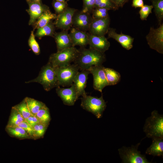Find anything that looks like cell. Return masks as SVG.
I'll return each instance as SVG.
<instances>
[{
	"mask_svg": "<svg viewBox=\"0 0 163 163\" xmlns=\"http://www.w3.org/2000/svg\"><path fill=\"white\" fill-rule=\"evenodd\" d=\"M73 62L79 69L88 70L93 66L102 65L106 61L104 53L89 48H81Z\"/></svg>",
	"mask_w": 163,
	"mask_h": 163,
	"instance_id": "1",
	"label": "cell"
},
{
	"mask_svg": "<svg viewBox=\"0 0 163 163\" xmlns=\"http://www.w3.org/2000/svg\"><path fill=\"white\" fill-rule=\"evenodd\" d=\"M37 82L41 84L44 89L48 91L55 87H60L58 84L56 67L48 62L43 66L35 78L27 82L26 83Z\"/></svg>",
	"mask_w": 163,
	"mask_h": 163,
	"instance_id": "2",
	"label": "cell"
},
{
	"mask_svg": "<svg viewBox=\"0 0 163 163\" xmlns=\"http://www.w3.org/2000/svg\"><path fill=\"white\" fill-rule=\"evenodd\" d=\"M143 130L148 138H163V115L156 110L152 111L145 120Z\"/></svg>",
	"mask_w": 163,
	"mask_h": 163,
	"instance_id": "3",
	"label": "cell"
},
{
	"mask_svg": "<svg viewBox=\"0 0 163 163\" xmlns=\"http://www.w3.org/2000/svg\"><path fill=\"white\" fill-rule=\"evenodd\" d=\"M78 49L75 46L64 49L52 54L49 57L48 62L55 67H62L71 64L75 59Z\"/></svg>",
	"mask_w": 163,
	"mask_h": 163,
	"instance_id": "4",
	"label": "cell"
},
{
	"mask_svg": "<svg viewBox=\"0 0 163 163\" xmlns=\"http://www.w3.org/2000/svg\"><path fill=\"white\" fill-rule=\"evenodd\" d=\"M82 108L95 116L97 118L102 117L106 107V102L102 95L100 97L85 95L81 98Z\"/></svg>",
	"mask_w": 163,
	"mask_h": 163,
	"instance_id": "5",
	"label": "cell"
},
{
	"mask_svg": "<svg viewBox=\"0 0 163 163\" xmlns=\"http://www.w3.org/2000/svg\"><path fill=\"white\" fill-rule=\"evenodd\" d=\"M140 142L131 147L123 146L118 149L120 156L123 163H149L145 155L138 150Z\"/></svg>",
	"mask_w": 163,
	"mask_h": 163,
	"instance_id": "6",
	"label": "cell"
},
{
	"mask_svg": "<svg viewBox=\"0 0 163 163\" xmlns=\"http://www.w3.org/2000/svg\"><path fill=\"white\" fill-rule=\"evenodd\" d=\"M78 67L75 64L62 67H56V73L59 86H71L74 79L79 72Z\"/></svg>",
	"mask_w": 163,
	"mask_h": 163,
	"instance_id": "7",
	"label": "cell"
},
{
	"mask_svg": "<svg viewBox=\"0 0 163 163\" xmlns=\"http://www.w3.org/2000/svg\"><path fill=\"white\" fill-rule=\"evenodd\" d=\"M150 48L159 53L163 54V23L156 28L150 27L145 37Z\"/></svg>",
	"mask_w": 163,
	"mask_h": 163,
	"instance_id": "8",
	"label": "cell"
},
{
	"mask_svg": "<svg viewBox=\"0 0 163 163\" xmlns=\"http://www.w3.org/2000/svg\"><path fill=\"white\" fill-rule=\"evenodd\" d=\"M104 67L102 65L93 66L88 70L93 76V87L94 89L101 92L106 86H108L104 71Z\"/></svg>",
	"mask_w": 163,
	"mask_h": 163,
	"instance_id": "9",
	"label": "cell"
},
{
	"mask_svg": "<svg viewBox=\"0 0 163 163\" xmlns=\"http://www.w3.org/2000/svg\"><path fill=\"white\" fill-rule=\"evenodd\" d=\"M77 10L67 7L62 12L57 14L54 23L55 27L62 30L68 31L72 27L73 16Z\"/></svg>",
	"mask_w": 163,
	"mask_h": 163,
	"instance_id": "10",
	"label": "cell"
},
{
	"mask_svg": "<svg viewBox=\"0 0 163 163\" xmlns=\"http://www.w3.org/2000/svg\"><path fill=\"white\" fill-rule=\"evenodd\" d=\"M92 20L90 13L77 10L73 16L72 27L87 32L89 30Z\"/></svg>",
	"mask_w": 163,
	"mask_h": 163,
	"instance_id": "11",
	"label": "cell"
},
{
	"mask_svg": "<svg viewBox=\"0 0 163 163\" xmlns=\"http://www.w3.org/2000/svg\"><path fill=\"white\" fill-rule=\"evenodd\" d=\"M110 24L109 16L100 19L92 18L88 33L95 36H105L108 32Z\"/></svg>",
	"mask_w": 163,
	"mask_h": 163,
	"instance_id": "12",
	"label": "cell"
},
{
	"mask_svg": "<svg viewBox=\"0 0 163 163\" xmlns=\"http://www.w3.org/2000/svg\"><path fill=\"white\" fill-rule=\"evenodd\" d=\"M56 91L63 104L67 105H73L79 97L73 83L69 88L57 87Z\"/></svg>",
	"mask_w": 163,
	"mask_h": 163,
	"instance_id": "13",
	"label": "cell"
},
{
	"mask_svg": "<svg viewBox=\"0 0 163 163\" xmlns=\"http://www.w3.org/2000/svg\"><path fill=\"white\" fill-rule=\"evenodd\" d=\"M107 34V39H114L125 49L129 50L133 48L134 38L131 36L123 34L121 32L120 34H117L115 29L110 27L109 28Z\"/></svg>",
	"mask_w": 163,
	"mask_h": 163,
	"instance_id": "14",
	"label": "cell"
},
{
	"mask_svg": "<svg viewBox=\"0 0 163 163\" xmlns=\"http://www.w3.org/2000/svg\"><path fill=\"white\" fill-rule=\"evenodd\" d=\"M29 8L26 10L30 16L29 25H33L41 14L49 9V7L43 4L41 1L27 2Z\"/></svg>",
	"mask_w": 163,
	"mask_h": 163,
	"instance_id": "15",
	"label": "cell"
},
{
	"mask_svg": "<svg viewBox=\"0 0 163 163\" xmlns=\"http://www.w3.org/2000/svg\"><path fill=\"white\" fill-rule=\"evenodd\" d=\"M88 37L89 48L104 53L109 49L110 43L105 36H95L88 32Z\"/></svg>",
	"mask_w": 163,
	"mask_h": 163,
	"instance_id": "16",
	"label": "cell"
},
{
	"mask_svg": "<svg viewBox=\"0 0 163 163\" xmlns=\"http://www.w3.org/2000/svg\"><path fill=\"white\" fill-rule=\"evenodd\" d=\"M69 34L73 46L85 48L88 45V32L72 27Z\"/></svg>",
	"mask_w": 163,
	"mask_h": 163,
	"instance_id": "17",
	"label": "cell"
},
{
	"mask_svg": "<svg viewBox=\"0 0 163 163\" xmlns=\"http://www.w3.org/2000/svg\"><path fill=\"white\" fill-rule=\"evenodd\" d=\"M90 72L88 70H82L75 76L73 82L78 97L86 95L85 89L86 87L88 75Z\"/></svg>",
	"mask_w": 163,
	"mask_h": 163,
	"instance_id": "18",
	"label": "cell"
},
{
	"mask_svg": "<svg viewBox=\"0 0 163 163\" xmlns=\"http://www.w3.org/2000/svg\"><path fill=\"white\" fill-rule=\"evenodd\" d=\"M53 37L56 43L57 52L73 46L68 31L55 32Z\"/></svg>",
	"mask_w": 163,
	"mask_h": 163,
	"instance_id": "19",
	"label": "cell"
},
{
	"mask_svg": "<svg viewBox=\"0 0 163 163\" xmlns=\"http://www.w3.org/2000/svg\"><path fill=\"white\" fill-rule=\"evenodd\" d=\"M151 145L147 148L145 154L153 156L163 155V138H153Z\"/></svg>",
	"mask_w": 163,
	"mask_h": 163,
	"instance_id": "20",
	"label": "cell"
},
{
	"mask_svg": "<svg viewBox=\"0 0 163 163\" xmlns=\"http://www.w3.org/2000/svg\"><path fill=\"white\" fill-rule=\"evenodd\" d=\"M57 14L52 13L50 9L44 11L33 24L34 30L42 27L47 24L50 21L56 19Z\"/></svg>",
	"mask_w": 163,
	"mask_h": 163,
	"instance_id": "21",
	"label": "cell"
},
{
	"mask_svg": "<svg viewBox=\"0 0 163 163\" xmlns=\"http://www.w3.org/2000/svg\"><path fill=\"white\" fill-rule=\"evenodd\" d=\"M55 27L54 23L52 21L45 26L37 28L35 35L39 38L46 36L53 37Z\"/></svg>",
	"mask_w": 163,
	"mask_h": 163,
	"instance_id": "22",
	"label": "cell"
},
{
	"mask_svg": "<svg viewBox=\"0 0 163 163\" xmlns=\"http://www.w3.org/2000/svg\"><path fill=\"white\" fill-rule=\"evenodd\" d=\"M104 71L109 85H116L120 81V73L114 69L104 67Z\"/></svg>",
	"mask_w": 163,
	"mask_h": 163,
	"instance_id": "23",
	"label": "cell"
},
{
	"mask_svg": "<svg viewBox=\"0 0 163 163\" xmlns=\"http://www.w3.org/2000/svg\"><path fill=\"white\" fill-rule=\"evenodd\" d=\"M6 131L10 135L19 139L29 138L30 137L27 132L18 126L6 127Z\"/></svg>",
	"mask_w": 163,
	"mask_h": 163,
	"instance_id": "24",
	"label": "cell"
},
{
	"mask_svg": "<svg viewBox=\"0 0 163 163\" xmlns=\"http://www.w3.org/2000/svg\"><path fill=\"white\" fill-rule=\"evenodd\" d=\"M25 100L31 115L35 116L39 111L45 104L42 102L33 98L26 97Z\"/></svg>",
	"mask_w": 163,
	"mask_h": 163,
	"instance_id": "25",
	"label": "cell"
},
{
	"mask_svg": "<svg viewBox=\"0 0 163 163\" xmlns=\"http://www.w3.org/2000/svg\"><path fill=\"white\" fill-rule=\"evenodd\" d=\"M25 120L17 110L13 107L12 108L10 115L6 126H17L20 123Z\"/></svg>",
	"mask_w": 163,
	"mask_h": 163,
	"instance_id": "26",
	"label": "cell"
},
{
	"mask_svg": "<svg viewBox=\"0 0 163 163\" xmlns=\"http://www.w3.org/2000/svg\"><path fill=\"white\" fill-rule=\"evenodd\" d=\"M153 8L158 24L162 23L163 19V0H151Z\"/></svg>",
	"mask_w": 163,
	"mask_h": 163,
	"instance_id": "27",
	"label": "cell"
},
{
	"mask_svg": "<svg viewBox=\"0 0 163 163\" xmlns=\"http://www.w3.org/2000/svg\"><path fill=\"white\" fill-rule=\"evenodd\" d=\"M40 122L49 125L51 117L49 108L45 105L35 115Z\"/></svg>",
	"mask_w": 163,
	"mask_h": 163,
	"instance_id": "28",
	"label": "cell"
},
{
	"mask_svg": "<svg viewBox=\"0 0 163 163\" xmlns=\"http://www.w3.org/2000/svg\"><path fill=\"white\" fill-rule=\"evenodd\" d=\"M13 107L17 110L25 120L31 115L25 98L20 103Z\"/></svg>",
	"mask_w": 163,
	"mask_h": 163,
	"instance_id": "29",
	"label": "cell"
},
{
	"mask_svg": "<svg viewBox=\"0 0 163 163\" xmlns=\"http://www.w3.org/2000/svg\"><path fill=\"white\" fill-rule=\"evenodd\" d=\"M95 8H104L109 10L114 11L118 8L111 0H95L94 6Z\"/></svg>",
	"mask_w": 163,
	"mask_h": 163,
	"instance_id": "30",
	"label": "cell"
},
{
	"mask_svg": "<svg viewBox=\"0 0 163 163\" xmlns=\"http://www.w3.org/2000/svg\"><path fill=\"white\" fill-rule=\"evenodd\" d=\"M108 9L101 8H95L92 10L91 14L92 18L100 19L106 18L108 16Z\"/></svg>",
	"mask_w": 163,
	"mask_h": 163,
	"instance_id": "31",
	"label": "cell"
},
{
	"mask_svg": "<svg viewBox=\"0 0 163 163\" xmlns=\"http://www.w3.org/2000/svg\"><path fill=\"white\" fill-rule=\"evenodd\" d=\"M48 125L40 122L34 126L33 128L34 138H39L42 137L44 136Z\"/></svg>",
	"mask_w": 163,
	"mask_h": 163,
	"instance_id": "32",
	"label": "cell"
},
{
	"mask_svg": "<svg viewBox=\"0 0 163 163\" xmlns=\"http://www.w3.org/2000/svg\"><path fill=\"white\" fill-rule=\"evenodd\" d=\"M34 30L32 31L28 41L29 46L36 55H39L40 53V49L39 44L35 39Z\"/></svg>",
	"mask_w": 163,
	"mask_h": 163,
	"instance_id": "33",
	"label": "cell"
},
{
	"mask_svg": "<svg viewBox=\"0 0 163 163\" xmlns=\"http://www.w3.org/2000/svg\"><path fill=\"white\" fill-rule=\"evenodd\" d=\"M152 5H144L139 11L140 18L142 21H146L149 15L152 13Z\"/></svg>",
	"mask_w": 163,
	"mask_h": 163,
	"instance_id": "34",
	"label": "cell"
},
{
	"mask_svg": "<svg viewBox=\"0 0 163 163\" xmlns=\"http://www.w3.org/2000/svg\"><path fill=\"white\" fill-rule=\"evenodd\" d=\"M52 4L56 14H57L62 12L67 7L66 2H60L53 0Z\"/></svg>",
	"mask_w": 163,
	"mask_h": 163,
	"instance_id": "35",
	"label": "cell"
},
{
	"mask_svg": "<svg viewBox=\"0 0 163 163\" xmlns=\"http://www.w3.org/2000/svg\"><path fill=\"white\" fill-rule=\"evenodd\" d=\"M95 0H83V6L82 11L91 13L94 8Z\"/></svg>",
	"mask_w": 163,
	"mask_h": 163,
	"instance_id": "36",
	"label": "cell"
},
{
	"mask_svg": "<svg viewBox=\"0 0 163 163\" xmlns=\"http://www.w3.org/2000/svg\"><path fill=\"white\" fill-rule=\"evenodd\" d=\"M17 126L21 127L25 130L30 138H34L33 128L26 120L20 123Z\"/></svg>",
	"mask_w": 163,
	"mask_h": 163,
	"instance_id": "37",
	"label": "cell"
},
{
	"mask_svg": "<svg viewBox=\"0 0 163 163\" xmlns=\"http://www.w3.org/2000/svg\"><path fill=\"white\" fill-rule=\"evenodd\" d=\"M26 120L32 127H33L36 124L40 122V121L35 116L31 115Z\"/></svg>",
	"mask_w": 163,
	"mask_h": 163,
	"instance_id": "38",
	"label": "cell"
},
{
	"mask_svg": "<svg viewBox=\"0 0 163 163\" xmlns=\"http://www.w3.org/2000/svg\"><path fill=\"white\" fill-rule=\"evenodd\" d=\"M143 0H133L132 6L136 8L142 7L144 5Z\"/></svg>",
	"mask_w": 163,
	"mask_h": 163,
	"instance_id": "39",
	"label": "cell"
},
{
	"mask_svg": "<svg viewBox=\"0 0 163 163\" xmlns=\"http://www.w3.org/2000/svg\"><path fill=\"white\" fill-rule=\"evenodd\" d=\"M113 2L117 7H122L128 0H111Z\"/></svg>",
	"mask_w": 163,
	"mask_h": 163,
	"instance_id": "40",
	"label": "cell"
},
{
	"mask_svg": "<svg viewBox=\"0 0 163 163\" xmlns=\"http://www.w3.org/2000/svg\"><path fill=\"white\" fill-rule=\"evenodd\" d=\"M41 0H26L27 2H34L40 1Z\"/></svg>",
	"mask_w": 163,
	"mask_h": 163,
	"instance_id": "41",
	"label": "cell"
},
{
	"mask_svg": "<svg viewBox=\"0 0 163 163\" xmlns=\"http://www.w3.org/2000/svg\"><path fill=\"white\" fill-rule=\"evenodd\" d=\"M55 0L59 1V2H66V1H67L68 0Z\"/></svg>",
	"mask_w": 163,
	"mask_h": 163,
	"instance_id": "42",
	"label": "cell"
}]
</instances>
